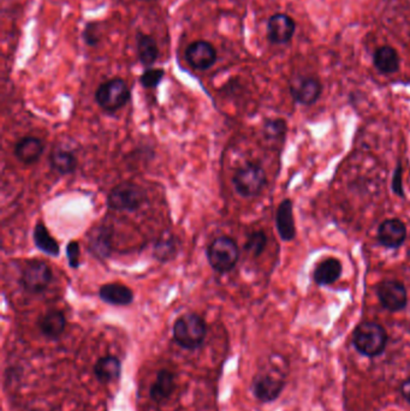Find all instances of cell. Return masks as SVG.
Segmentation results:
<instances>
[{"label":"cell","mask_w":410,"mask_h":411,"mask_svg":"<svg viewBox=\"0 0 410 411\" xmlns=\"http://www.w3.org/2000/svg\"><path fill=\"white\" fill-rule=\"evenodd\" d=\"M174 340L185 350H195L204 344L207 335V325L197 313H185L176 320L172 328Z\"/></svg>","instance_id":"cell-1"},{"label":"cell","mask_w":410,"mask_h":411,"mask_svg":"<svg viewBox=\"0 0 410 411\" xmlns=\"http://www.w3.org/2000/svg\"><path fill=\"white\" fill-rule=\"evenodd\" d=\"M386 343L388 333L376 322H361L353 333V345L363 356H379L386 348Z\"/></svg>","instance_id":"cell-2"},{"label":"cell","mask_w":410,"mask_h":411,"mask_svg":"<svg viewBox=\"0 0 410 411\" xmlns=\"http://www.w3.org/2000/svg\"><path fill=\"white\" fill-rule=\"evenodd\" d=\"M145 188L134 182L117 184L107 195V207L117 212H135L147 202Z\"/></svg>","instance_id":"cell-3"},{"label":"cell","mask_w":410,"mask_h":411,"mask_svg":"<svg viewBox=\"0 0 410 411\" xmlns=\"http://www.w3.org/2000/svg\"><path fill=\"white\" fill-rule=\"evenodd\" d=\"M206 256L213 271L219 274H225L232 271L239 263V246L235 239L222 236L211 243L206 251Z\"/></svg>","instance_id":"cell-4"},{"label":"cell","mask_w":410,"mask_h":411,"mask_svg":"<svg viewBox=\"0 0 410 411\" xmlns=\"http://www.w3.org/2000/svg\"><path fill=\"white\" fill-rule=\"evenodd\" d=\"M232 184L237 194L246 199L260 195L267 184V176L262 166L248 162L239 167L232 177Z\"/></svg>","instance_id":"cell-5"},{"label":"cell","mask_w":410,"mask_h":411,"mask_svg":"<svg viewBox=\"0 0 410 411\" xmlns=\"http://www.w3.org/2000/svg\"><path fill=\"white\" fill-rule=\"evenodd\" d=\"M132 98V92L123 78L115 77L104 82L95 90V102L106 112H115L125 107Z\"/></svg>","instance_id":"cell-6"},{"label":"cell","mask_w":410,"mask_h":411,"mask_svg":"<svg viewBox=\"0 0 410 411\" xmlns=\"http://www.w3.org/2000/svg\"><path fill=\"white\" fill-rule=\"evenodd\" d=\"M53 279V272L48 263L41 260H31L23 268L21 274L22 288L33 295L43 293Z\"/></svg>","instance_id":"cell-7"},{"label":"cell","mask_w":410,"mask_h":411,"mask_svg":"<svg viewBox=\"0 0 410 411\" xmlns=\"http://www.w3.org/2000/svg\"><path fill=\"white\" fill-rule=\"evenodd\" d=\"M376 297L381 307L390 313H397L408 305V293L404 284L396 279L381 280L376 285Z\"/></svg>","instance_id":"cell-8"},{"label":"cell","mask_w":410,"mask_h":411,"mask_svg":"<svg viewBox=\"0 0 410 411\" xmlns=\"http://www.w3.org/2000/svg\"><path fill=\"white\" fill-rule=\"evenodd\" d=\"M285 387L282 374L274 372H264L254 377L252 382V392L260 403H272L281 396Z\"/></svg>","instance_id":"cell-9"},{"label":"cell","mask_w":410,"mask_h":411,"mask_svg":"<svg viewBox=\"0 0 410 411\" xmlns=\"http://www.w3.org/2000/svg\"><path fill=\"white\" fill-rule=\"evenodd\" d=\"M113 228L110 225L94 226L87 235V249L94 259L106 261L113 251Z\"/></svg>","instance_id":"cell-10"},{"label":"cell","mask_w":410,"mask_h":411,"mask_svg":"<svg viewBox=\"0 0 410 411\" xmlns=\"http://www.w3.org/2000/svg\"><path fill=\"white\" fill-rule=\"evenodd\" d=\"M218 55L212 43L206 40H197L185 50V60L192 69L205 71L212 68L217 62Z\"/></svg>","instance_id":"cell-11"},{"label":"cell","mask_w":410,"mask_h":411,"mask_svg":"<svg viewBox=\"0 0 410 411\" xmlns=\"http://www.w3.org/2000/svg\"><path fill=\"white\" fill-rule=\"evenodd\" d=\"M407 235V225L396 218L381 221L376 230L378 243L388 249L401 248L406 242Z\"/></svg>","instance_id":"cell-12"},{"label":"cell","mask_w":410,"mask_h":411,"mask_svg":"<svg viewBox=\"0 0 410 411\" xmlns=\"http://www.w3.org/2000/svg\"><path fill=\"white\" fill-rule=\"evenodd\" d=\"M295 30V21L285 13H274L267 22V39L274 45L289 43Z\"/></svg>","instance_id":"cell-13"},{"label":"cell","mask_w":410,"mask_h":411,"mask_svg":"<svg viewBox=\"0 0 410 411\" xmlns=\"http://www.w3.org/2000/svg\"><path fill=\"white\" fill-rule=\"evenodd\" d=\"M323 93L320 81L314 77H304L290 85V94L294 102L304 106L314 105Z\"/></svg>","instance_id":"cell-14"},{"label":"cell","mask_w":410,"mask_h":411,"mask_svg":"<svg viewBox=\"0 0 410 411\" xmlns=\"http://www.w3.org/2000/svg\"><path fill=\"white\" fill-rule=\"evenodd\" d=\"M274 223L278 235L282 241L291 242L295 239L297 231L294 216V204L290 199H284L278 204Z\"/></svg>","instance_id":"cell-15"},{"label":"cell","mask_w":410,"mask_h":411,"mask_svg":"<svg viewBox=\"0 0 410 411\" xmlns=\"http://www.w3.org/2000/svg\"><path fill=\"white\" fill-rule=\"evenodd\" d=\"M43 151L45 144L35 136H24L21 140L17 141L15 146V155L26 165H33L38 162L43 154Z\"/></svg>","instance_id":"cell-16"},{"label":"cell","mask_w":410,"mask_h":411,"mask_svg":"<svg viewBox=\"0 0 410 411\" xmlns=\"http://www.w3.org/2000/svg\"><path fill=\"white\" fill-rule=\"evenodd\" d=\"M99 297L107 305L125 307L134 302V293L132 288L120 283H108L100 288Z\"/></svg>","instance_id":"cell-17"},{"label":"cell","mask_w":410,"mask_h":411,"mask_svg":"<svg viewBox=\"0 0 410 411\" xmlns=\"http://www.w3.org/2000/svg\"><path fill=\"white\" fill-rule=\"evenodd\" d=\"M175 389V374L169 369H160L150 386V399L157 404H162L171 397Z\"/></svg>","instance_id":"cell-18"},{"label":"cell","mask_w":410,"mask_h":411,"mask_svg":"<svg viewBox=\"0 0 410 411\" xmlns=\"http://www.w3.org/2000/svg\"><path fill=\"white\" fill-rule=\"evenodd\" d=\"M343 265L337 258L323 260L313 271V280L319 286H329L342 277Z\"/></svg>","instance_id":"cell-19"},{"label":"cell","mask_w":410,"mask_h":411,"mask_svg":"<svg viewBox=\"0 0 410 411\" xmlns=\"http://www.w3.org/2000/svg\"><path fill=\"white\" fill-rule=\"evenodd\" d=\"M40 332L51 340H59L66 327V318L60 310H50L38 320Z\"/></svg>","instance_id":"cell-20"},{"label":"cell","mask_w":410,"mask_h":411,"mask_svg":"<svg viewBox=\"0 0 410 411\" xmlns=\"http://www.w3.org/2000/svg\"><path fill=\"white\" fill-rule=\"evenodd\" d=\"M136 53L140 63L146 69L152 68L158 60L159 47L157 40L142 32L136 33Z\"/></svg>","instance_id":"cell-21"},{"label":"cell","mask_w":410,"mask_h":411,"mask_svg":"<svg viewBox=\"0 0 410 411\" xmlns=\"http://www.w3.org/2000/svg\"><path fill=\"white\" fill-rule=\"evenodd\" d=\"M95 379L100 384H110L120 379L122 374V362L117 356H104L95 362L94 368Z\"/></svg>","instance_id":"cell-22"},{"label":"cell","mask_w":410,"mask_h":411,"mask_svg":"<svg viewBox=\"0 0 410 411\" xmlns=\"http://www.w3.org/2000/svg\"><path fill=\"white\" fill-rule=\"evenodd\" d=\"M373 63L376 70L383 75H391L400 69V55L391 46L379 47L373 55Z\"/></svg>","instance_id":"cell-23"},{"label":"cell","mask_w":410,"mask_h":411,"mask_svg":"<svg viewBox=\"0 0 410 411\" xmlns=\"http://www.w3.org/2000/svg\"><path fill=\"white\" fill-rule=\"evenodd\" d=\"M178 254V241L174 233H162L158 241L154 243V259L162 263H167L176 259Z\"/></svg>","instance_id":"cell-24"},{"label":"cell","mask_w":410,"mask_h":411,"mask_svg":"<svg viewBox=\"0 0 410 411\" xmlns=\"http://www.w3.org/2000/svg\"><path fill=\"white\" fill-rule=\"evenodd\" d=\"M50 165L58 174L66 176L76 171L77 158L71 151L57 147L50 155Z\"/></svg>","instance_id":"cell-25"},{"label":"cell","mask_w":410,"mask_h":411,"mask_svg":"<svg viewBox=\"0 0 410 411\" xmlns=\"http://www.w3.org/2000/svg\"><path fill=\"white\" fill-rule=\"evenodd\" d=\"M33 241L38 251H43L46 255L57 258L59 256L60 248L58 242L52 237L51 233L48 232V228L45 226L43 221H38L35 225L33 231Z\"/></svg>","instance_id":"cell-26"},{"label":"cell","mask_w":410,"mask_h":411,"mask_svg":"<svg viewBox=\"0 0 410 411\" xmlns=\"http://www.w3.org/2000/svg\"><path fill=\"white\" fill-rule=\"evenodd\" d=\"M286 132H288V124L285 119L267 118L264 122L262 135L269 142L283 144L285 141Z\"/></svg>","instance_id":"cell-27"},{"label":"cell","mask_w":410,"mask_h":411,"mask_svg":"<svg viewBox=\"0 0 410 411\" xmlns=\"http://www.w3.org/2000/svg\"><path fill=\"white\" fill-rule=\"evenodd\" d=\"M266 246H267V236L262 230L253 231L244 243V249L249 255H252L253 258L261 256V254L265 251Z\"/></svg>","instance_id":"cell-28"},{"label":"cell","mask_w":410,"mask_h":411,"mask_svg":"<svg viewBox=\"0 0 410 411\" xmlns=\"http://www.w3.org/2000/svg\"><path fill=\"white\" fill-rule=\"evenodd\" d=\"M165 77V70L162 68H148L142 72L140 83L146 90L157 88Z\"/></svg>","instance_id":"cell-29"},{"label":"cell","mask_w":410,"mask_h":411,"mask_svg":"<svg viewBox=\"0 0 410 411\" xmlns=\"http://www.w3.org/2000/svg\"><path fill=\"white\" fill-rule=\"evenodd\" d=\"M82 38L88 46H98L100 40H101L100 26H99L98 22H88L83 29V33H82Z\"/></svg>","instance_id":"cell-30"},{"label":"cell","mask_w":410,"mask_h":411,"mask_svg":"<svg viewBox=\"0 0 410 411\" xmlns=\"http://www.w3.org/2000/svg\"><path fill=\"white\" fill-rule=\"evenodd\" d=\"M391 189H393L395 195H397L401 199H406V191H404V186H403V165H402L401 160H397V164L393 171Z\"/></svg>","instance_id":"cell-31"},{"label":"cell","mask_w":410,"mask_h":411,"mask_svg":"<svg viewBox=\"0 0 410 411\" xmlns=\"http://www.w3.org/2000/svg\"><path fill=\"white\" fill-rule=\"evenodd\" d=\"M66 259H68L69 266L77 270L81 265V246L80 243L76 241H71L66 246Z\"/></svg>","instance_id":"cell-32"},{"label":"cell","mask_w":410,"mask_h":411,"mask_svg":"<svg viewBox=\"0 0 410 411\" xmlns=\"http://www.w3.org/2000/svg\"><path fill=\"white\" fill-rule=\"evenodd\" d=\"M401 393L403 398L406 399L407 402L410 404V377H407L406 380L402 382Z\"/></svg>","instance_id":"cell-33"},{"label":"cell","mask_w":410,"mask_h":411,"mask_svg":"<svg viewBox=\"0 0 410 411\" xmlns=\"http://www.w3.org/2000/svg\"><path fill=\"white\" fill-rule=\"evenodd\" d=\"M140 1H146V3H150V1H154V0H140Z\"/></svg>","instance_id":"cell-34"},{"label":"cell","mask_w":410,"mask_h":411,"mask_svg":"<svg viewBox=\"0 0 410 411\" xmlns=\"http://www.w3.org/2000/svg\"><path fill=\"white\" fill-rule=\"evenodd\" d=\"M29 411H38V410H29Z\"/></svg>","instance_id":"cell-35"}]
</instances>
